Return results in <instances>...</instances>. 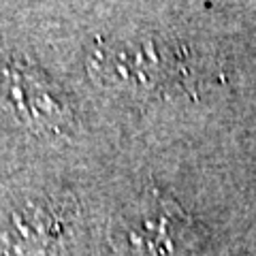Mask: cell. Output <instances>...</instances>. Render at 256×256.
Masks as SVG:
<instances>
[{"label":"cell","mask_w":256,"mask_h":256,"mask_svg":"<svg viewBox=\"0 0 256 256\" xmlns=\"http://www.w3.org/2000/svg\"><path fill=\"white\" fill-rule=\"evenodd\" d=\"M109 239L118 256H194L203 233L169 194L148 188L118 214Z\"/></svg>","instance_id":"cell-1"},{"label":"cell","mask_w":256,"mask_h":256,"mask_svg":"<svg viewBox=\"0 0 256 256\" xmlns=\"http://www.w3.org/2000/svg\"><path fill=\"white\" fill-rule=\"evenodd\" d=\"M0 107L38 134H64L75 124L73 102L43 70L22 60L0 62Z\"/></svg>","instance_id":"cell-3"},{"label":"cell","mask_w":256,"mask_h":256,"mask_svg":"<svg viewBox=\"0 0 256 256\" xmlns=\"http://www.w3.org/2000/svg\"><path fill=\"white\" fill-rule=\"evenodd\" d=\"M94 82L128 94H150L184 82L182 50L156 36L96 41L88 54Z\"/></svg>","instance_id":"cell-2"},{"label":"cell","mask_w":256,"mask_h":256,"mask_svg":"<svg viewBox=\"0 0 256 256\" xmlns=\"http://www.w3.org/2000/svg\"><path fill=\"white\" fill-rule=\"evenodd\" d=\"M66 230L62 203L24 196L0 210V256H47Z\"/></svg>","instance_id":"cell-4"}]
</instances>
